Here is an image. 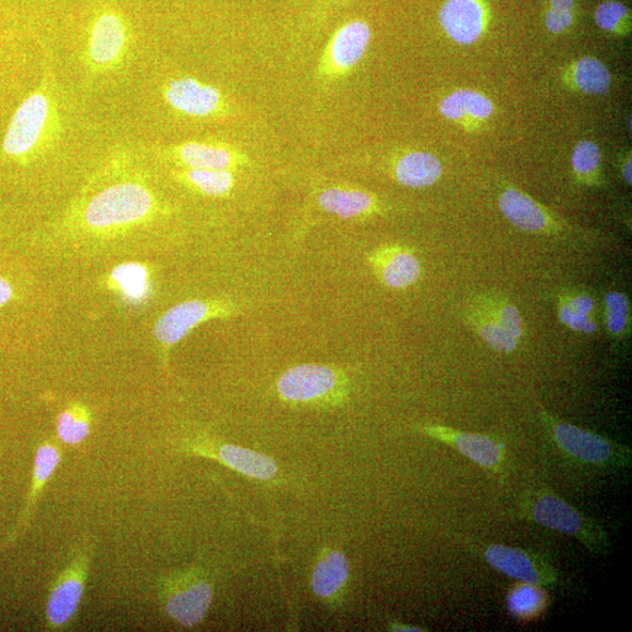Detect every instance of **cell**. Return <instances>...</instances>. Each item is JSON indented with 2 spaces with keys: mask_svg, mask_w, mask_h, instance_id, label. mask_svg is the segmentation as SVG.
Masks as SVG:
<instances>
[{
  "mask_svg": "<svg viewBox=\"0 0 632 632\" xmlns=\"http://www.w3.org/2000/svg\"><path fill=\"white\" fill-rule=\"evenodd\" d=\"M163 212L149 185L130 177L85 196L70 211L68 226L94 239H116L146 226Z\"/></svg>",
  "mask_w": 632,
  "mask_h": 632,
  "instance_id": "cell-1",
  "label": "cell"
},
{
  "mask_svg": "<svg viewBox=\"0 0 632 632\" xmlns=\"http://www.w3.org/2000/svg\"><path fill=\"white\" fill-rule=\"evenodd\" d=\"M62 123L52 76L15 110L4 136L3 153L17 162H31L51 150L61 136Z\"/></svg>",
  "mask_w": 632,
  "mask_h": 632,
  "instance_id": "cell-2",
  "label": "cell"
},
{
  "mask_svg": "<svg viewBox=\"0 0 632 632\" xmlns=\"http://www.w3.org/2000/svg\"><path fill=\"white\" fill-rule=\"evenodd\" d=\"M520 512L532 523L574 537L593 555H609L610 539L603 526L556 494L539 489L527 495Z\"/></svg>",
  "mask_w": 632,
  "mask_h": 632,
  "instance_id": "cell-3",
  "label": "cell"
},
{
  "mask_svg": "<svg viewBox=\"0 0 632 632\" xmlns=\"http://www.w3.org/2000/svg\"><path fill=\"white\" fill-rule=\"evenodd\" d=\"M540 421L552 445L574 463L603 470L627 469L631 464V449L620 442L563 422L547 411H542Z\"/></svg>",
  "mask_w": 632,
  "mask_h": 632,
  "instance_id": "cell-4",
  "label": "cell"
},
{
  "mask_svg": "<svg viewBox=\"0 0 632 632\" xmlns=\"http://www.w3.org/2000/svg\"><path fill=\"white\" fill-rule=\"evenodd\" d=\"M277 391L290 404L337 406L347 400L350 381L338 368L307 363L284 372L277 381Z\"/></svg>",
  "mask_w": 632,
  "mask_h": 632,
  "instance_id": "cell-5",
  "label": "cell"
},
{
  "mask_svg": "<svg viewBox=\"0 0 632 632\" xmlns=\"http://www.w3.org/2000/svg\"><path fill=\"white\" fill-rule=\"evenodd\" d=\"M239 313L230 300L193 299L172 306L154 325V339L165 365L173 345L184 340L198 326L218 319H229Z\"/></svg>",
  "mask_w": 632,
  "mask_h": 632,
  "instance_id": "cell-6",
  "label": "cell"
},
{
  "mask_svg": "<svg viewBox=\"0 0 632 632\" xmlns=\"http://www.w3.org/2000/svg\"><path fill=\"white\" fill-rule=\"evenodd\" d=\"M160 597L166 613L184 628L198 625L214 600L212 584L198 569L172 573L160 581Z\"/></svg>",
  "mask_w": 632,
  "mask_h": 632,
  "instance_id": "cell-7",
  "label": "cell"
},
{
  "mask_svg": "<svg viewBox=\"0 0 632 632\" xmlns=\"http://www.w3.org/2000/svg\"><path fill=\"white\" fill-rule=\"evenodd\" d=\"M131 27L124 15L113 8H105L93 19L85 63L90 73L104 74L118 70L131 47Z\"/></svg>",
  "mask_w": 632,
  "mask_h": 632,
  "instance_id": "cell-8",
  "label": "cell"
},
{
  "mask_svg": "<svg viewBox=\"0 0 632 632\" xmlns=\"http://www.w3.org/2000/svg\"><path fill=\"white\" fill-rule=\"evenodd\" d=\"M93 557V545L86 543L59 574L47 597L45 615L51 631L66 629L81 607Z\"/></svg>",
  "mask_w": 632,
  "mask_h": 632,
  "instance_id": "cell-9",
  "label": "cell"
},
{
  "mask_svg": "<svg viewBox=\"0 0 632 632\" xmlns=\"http://www.w3.org/2000/svg\"><path fill=\"white\" fill-rule=\"evenodd\" d=\"M372 39L366 22L352 21L339 27L331 36L319 60V81L335 83L350 75L365 57Z\"/></svg>",
  "mask_w": 632,
  "mask_h": 632,
  "instance_id": "cell-10",
  "label": "cell"
},
{
  "mask_svg": "<svg viewBox=\"0 0 632 632\" xmlns=\"http://www.w3.org/2000/svg\"><path fill=\"white\" fill-rule=\"evenodd\" d=\"M484 560L497 572L533 586L551 588L559 584L558 569L544 556L505 545H485L481 549Z\"/></svg>",
  "mask_w": 632,
  "mask_h": 632,
  "instance_id": "cell-11",
  "label": "cell"
},
{
  "mask_svg": "<svg viewBox=\"0 0 632 632\" xmlns=\"http://www.w3.org/2000/svg\"><path fill=\"white\" fill-rule=\"evenodd\" d=\"M163 98L173 110L186 117L219 118L230 113L223 93L192 76L169 82L163 88Z\"/></svg>",
  "mask_w": 632,
  "mask_h": 632,
  "instance_id": "cell-12",
  "label": "cell"
},
{
  "mask_svg": "<svg viewBox=\"0 0 632 632\" xmlns=\"http://www.w3.org/2000/svg\"><path fill=\"white\" fill-rule=\"evenodd\" d=\"M182 451L210 458L257 481H271L278 473V466L272 458L242 447L220 445L209 437L198 436L186 440Z\"/></svg>",
  "mask_w": 632,
  "mask_h": 632,
  "instance_id": "cell-13",
  "label": "cell"
},
{
  "mask_svg": "<svg viewBox=\"0 0 632 632\" xmlns=\"http://www.w3.org/2000/svg\"><path fill=\"white\" fill-rule=\"evenodd\" d=\"M160 155L168 162L183 169L240 170L250 160L242 150L214 141H187L163 148Z\"/></svg>",
  "mask_w": 632,
  "mask_h": 632,
  "instance_id": "cell-14",
  "label": "cell"
},
{
  "mask_svg": "<svg viewBox=\"0 0 632 632\" xmlns=\"http://www.w3.org/2000/svg\"><path fill=\"white\" fill-rule=\"evenodd\" d=\"M420 432L442 445L453 448L481 467L501 473L505 464V451L498 440L493 437L463 433L437 424L420 426Z\"/></svg>",
  "mask_w": 632,
  "mask_h": 632,
  "instance_id": "cell-15",
  "label": "cell"
},
{
  "mask_svg": "<svg viewBox=\"0 0 632 632\" xmlns=\"http://www.w3.org/2000/svg\"><path fill=\"white\" fill-rule=\"evenodd\" d=\"M369 263L385 287L405 290L422 277V266L414 252L402 245H385L375 250Z\"/></svg>",
  "mask_w": 632,
  "mask_h": 632,
  "instance_id": "cell-16",
  "label": "cell"
},
{
  "mask_svg": "<svg viewBox=\"0 0 632 632\" xmlns=\"http://www.w3.org/2000/svg\"><path fill=\"white\" fill-rule=\"evenodd\" d=\"M499 208L515 228L525 232L552 233L559 230L556 220L539 203L516 189H508L502 193Z\"/></svg>",
  "mask_w": 632,
  "mask_h": 632,
  "instance_id": "cell-17",
  "label": "cell"
},
{
  "mask_svg": "<svg viewBox=\"0 0 632 632\" xmlns=\"http://www.w3.org/2000/svg\"><path fill=\"white\" fill-rule=\"evenodd\" d=\"M62 461V452L56 441H44L38 447L35 458L34 482L27 496L25 509L22 512L17 525L10 533L4 547L17 542L20 535L26 530L32 512L42 493L44 487L53 477L54 472Z\"/></svg>",
  "mask_w": 632,
  "mask_h": 632,
  "instance_id": "cell-18",
  "label": "cell"
},
{
  "mask_svg": "<svg viewBox=\"0 0 632 632\" xmlns=\"http://www.w3.org/2000/svg\"><path fill=\"white\" fill-rule=\"evenodd\" d=\"M439 22L455 42L470 45L482 35L484 11L477 0H448L440 9Z\"/></svg>",
  "mask_w": 632,
  "mask_h": 632,
  "instance_id": "cell-19",
  "label": "cell"
},
{
  "mask_svg": "<svg viewBox=\"0 0 632 632\" xmlns=\"http://www.w3.org/2000/svg\"><path fill=\"white\" fill-rule=\"evenodd\" d=\"M104 284L131 306L146 304L153 292L150 268L137 262H126L114 267L105 277Z\"/></svg>",
  "mask_w": 632,
  "mask_h": 632,
  "instance_id": "cell-20",
  "label": "cell"
},
{
  "mask_svg": "<svg viewBox=\"0 0 632 632\" xmlns=\"http://www.w3.org/2000/svg\"><path fill=\"white\" fill-rule=\"evenodd\" d=\"M319 207L344 220L361 219L381 211V203L372 194L350 186H331L318 197Z\"/></svg>",
  "mask_w": 632,
  "mask_h": 632,
  "instance_id": "cell-21",
  "label": "cell"
},
{
  "mask_svg": "<svg viewBox=\"0 0 632 632\" xmlns=\"http://www.w3.org/2000/svg\"><path fill=\"white\" fill-rule=\"evenodd\" d=\"M442 166L438 158L426 151H411L399 158L393 177L406 187L422 189L434 185L441 177Z\"/></svg>",
  "mask_w": 632,
  "mask_h": 632,
  "instance_id": "cell-22",
  "label": "cell"
},
{
  "mask_svg": "<svg viewBox=\"0 0 632 632\" xmlns=\"http://www.w3.org/2000/svg\"><path fill=\"white\" fill-rule=\"evenodd\" d=\"M171 175L192 192L208 197H227L236 183L234 171L231 170L180 168L172 170Z\"/></svg>",
  "mask_w": 632,
  "mask_h": 632,
  "instance_id": "cell-23",
  "label": "cell"
},
{
  "mask_svg": "<svg viewBox=\"0 0 632 632\" xmlns=\"http://www.w3.org/2000/svg\"><path fill=\"white\" fill-rule=\"evenodd\" d=\"M350 578V563L338 550H329L316 563L312 576V588L316 596L335 599Z\"/></svg>",
  "mask_w": 632,
  "mask_h": 632,
  "instance_id": "cell-24",
  "label": "cell"
},
{
  "mask_svg": "<svg viewBox=\"0 0 632 632\" xmlns=\"http://www.w3.org/2000/svg\"><path fill=\"white\" fill-rule=\"evenodd\" d=\"M439 110L452 121H483L493 116L494 104L478 92L461 89L442 100Z\"/></svg>",
  "mask_w": 632,
  "mask_h": 632,
  "instance_id": "cell-25",
  "label": "cell"
},
{
  "mask_svg": "<svg viewBox=\"0 0 632 632\" xmlns=\"http://www.w3.org/2000/svg\"><path fill=\"white\" fill-rule=\"evenodd\" d=\"M595 303L591 295L584 293H567L560 297L559 319L569 329L578 333L592 335L597 328Z\"/></svg>",
  "mask_w": 632,
  "mask_h": 632,
  "instance_id": "cell-26",
  "label": "cell"
},
{
  "mask_svg": "<svg viewBox=\"0 0 632 632\" xmlns=\"http://www.w3.org/2000/svg\"><path fill=\"white\" fill-rule=\"evenodd\" d=\"M469 321L478 337L495 352L511 354L518 350L520 341L477 304L470 307Z\"/></svg>",
  "mask_w": 632,
  "mask_h": 632,
  "instance_id": "cell-27",
  "label": "cell"
},
{
  "mask_svg": "<svg viewBox=\"0 0 632 632\" xmlns=\"http://www.w3.org/2000/svg\"><path fill=\"white\" fill-rule=\"evenodd\" d=\"M92 423L90 409L82 402H73L57 418V436L63 445L81 446L90 435Z\"/></svg>",
  "mask_w": 632,
  "mask_h": 632,
  "instance_id": "cell-28",
  "label": "cell"
},
{
  "mask_svg": "<svg viewBox=\"0 0 632 632\" xmlns=\"http://www.w3.org/2000/svg\"><path fill=\"white\" fill-rule=\"evenodd\" d=\"M513 587L508 597L506 606L515 619L531 621L539 618L547 609L549 597L545 588L533 586V584L521 583Z\"/></svg>",
  "mask_w": 632,
  "mask_h": 632,
  "instance_id": "cell-29",
  "label": "cell"
},
{
  "mask_svg": "<svg viewBox=\"0 0 632 632\" xmlns=\"http://www.w3.org/2000/svg\"><path fill=\"white\" fill-rule=\"evenodd\" d=\"M572 82L583 93L598 95L606 93L611 84V75L603 61L582 58L573 66Z\"/></svg>",
  "mask_w": 632,
  "mask_h": 632,
  "instance_id": "cell-30",
  "label": "cell"
},
{
  "mask_svg": "<svg viewBox=\"0 0 632 632\" xmlns=\"http://www.w3.org/2000/svg\"><path fill=\"white\" fill-rule=\"evenodd\" d=\"M486 313L499 323L503 328L508 329L510 333L519 341L524 337V321L515 305L509 302L508 299L487 295L479 297L476 303Z\"/></svg>",
  "mask_w": 632,
  "mask_h": 632,
  "instance_id": "cell-31",
  "label": "cell"
},
{
  "mask_svg": "<svg viewBox=\"0 0 632 632\" xmlns=\"http://www.w3.org/2000/svg\"><path fill=\"white\" fill-rule=\"evenodd\" d=\"M606 324L609 333L615 338L627 335L630 324L629 297L621 292H609L605 297Z\"/></svg>",
  "mask_w": 632,
  "mask_h": 632,
  "instance_id": "cell-32",
  "label": "cell"
},
{
  "mask_svg": "<svg viewBox=\"0 0 632 632\" xmlns=\"http://www.w3.org/2000/svg\"><path fill=\"white\" fill-rule=\"evenodd\" d=\"M572 163L578 177L583 181H592L600 165V151L592 141H582L575 147Z\"/></svg>",
  "mask_w": 632,
  "mask_h": 632,
  "instance_id": "cell-33",
  "label": "cell"
},
{
  "mask_svg": "<svg viewBox=\"0 0 632 632\" xmlns=\"http://www.w3.org/2000/svg\"><path fill=\"white\" fill-rule=\"evenodd\" d=\"M627 17V8L622 3L612 2V0L600 4L595 13L598 27L609 32H619Z\"/></svg>",
  "mask_w": 632,
  "mask_h": 632,
  "instance_id": "cell-34",
  "label": "cell"
},
{
  "mask_svg": "<svg viewBox=\"0 0 632 632\" xmlns=\"http://www.w3.org/2000/svg\"><path fill=\"white\" fill-rule=\"evenodd\" d=\"M573 23L572 11L550 10L546 15V26L551 34H561Z\"/></svg>",
  "mask_w": 632,
  "mask_h": 632,
  "instance_id": "cell-35",
  "label": "cell"
},
{
  "mask_svg": "<svg viewBox=\"0 0 632 632\" xmlns=\"http://www.w3.org/2000/svg\"><path fill=\"white\" fill-rule=\"evenodd\" d=\"M14 291L12 284L3 277H0V307L11 302Z\"/></svg>",
  "mask_w": 632,
  "mask_h": 632,
  "instance_id": "cell-36",
  "label": "cell"
},
{
  "mask_svg": "<svg viewBox=\"0 0 632 632\" xmlns=\"http://www.w3.org/2000/svg\"><path fill=\"white\" fill-rule=\"evenodd\" d=\"M550 5L552 10L572 11L574 0H550Z\"/></svg>",
  "mask_w": 632,
  "mask_h": 632,
  "instance_id": "cell-37",
  "label": "cell"
},
{
  "mask_svg": "<svg viewBox=\"0 0 632 632\" xmlns=\"http://www.w3.org/2000/svg\"><path fill=\"white\" fill-rule=\"evenodd\" d=\"M390 629L392 631H401V632L425 631L424 629H422L420 627H414V625L403 624V623H391Z\"/></svg>",
  "mask_w": 632,
  "mask_h": 632,
  "instance_id": "cell-38",
  "label": "cell"
},
{
  "mask_svg": "<svg viewBox=\"0 0 632 632\" xmlns=\"http://www.w3.org/2000/svg\"><path fill=\"white\" fill-rule=\"evenodd\" d=\"M622 172H623V179H624L625 183L631 185V160H630V158H629V161L624 165Z\"/></svg>",
  "mask_w": 632,
  "mask_h": 632,
  "instance_id": "cell-39",
  "label": "cell"
}]
</instances>
